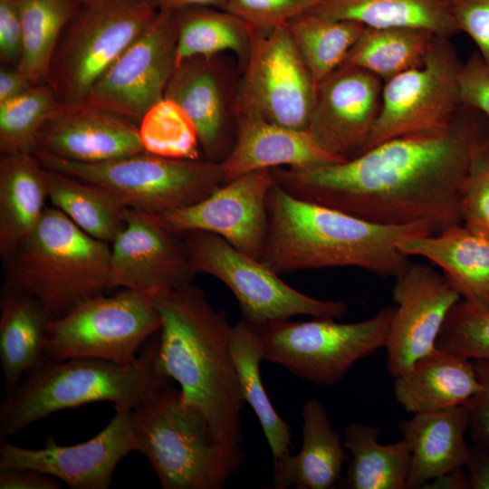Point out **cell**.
I'll return each instance as SVG.
<instances>
[{
  "instance_id": "cell-9",
  "label": "cell",
  "mask_w": 489,
  "mask_h": 489,
  "mask_svg": "<svg viewBox=\"0 0 489 489\" xmlns=\"http://www.w3.org/2000/svg\"><path fill=\"white\" fill-rule=\"evenodd\" d=\"M157 12L147 0L80 4L62 34L45 82L63 103L84 101Z\"/></svg>"
},
{
  "instance_id": "cell-27",
  "label": "cell",
  "mask_w": 489,
  "mask_h": 489,
  "mask_svg": "<svg viewBox=\"0 0 489 489\" xmlns=\"http://www.w3.org/2000/svg\"><path fill=\"white\" fill-rule=\"evenodd\" d=\"M0 359L5 393L45 356L53 320L35 297L5 282L0 296Z\"/></svg>"
},
{
  "instance_id": "cell-44",
  "label": "cell",
  "mask_w": 489,
  "mask_h": 489,
  "mask_svg": "<svg viewBox=\"0 0 489 489\" xmlns=\"http://www.w3.org/2000/svg\"><path fill=\"white\" fill-rule=\"evenodd\" d=\"M473 362L480 388L465 405L469 410V428L474 443L489 451V361Z\"/></svg>"
},
{
  "instance_id": "cell-22",
  "label": "cell",
  "mask_w": 489,
  "mask_h": 489,
  "mask_svg": "<svg viewBox=\"0 0 489 489\" xmlns=\"http://www.w3.org/2000/svg\"><path fill=\"white\" fill-rule=\"evenodd\" d=\"M323 149L307 129L287 128L259 116L236 117L234 144L221 161L225 181L274 168H306L345 161Z\"/></svg>"
},
{
  "instance_id": "cell-29",
  "label": "cell",
  "mask_w": 489,
  "mask_h": 489,
  "mask_svg": "<svg viewBox=\"0 0 489 489\" xmlns=\"http://www.w3.org/2000/svg\"><path fill=\"white\" fill-rule=\"evenodd\" d=\"M312 12L372 28H417L447 38L458 33L452 0H323Z\"/></svg>"
},
{
  "instance_id": "cell-41",
  "label": "cell",
  "mask_w": 489,
  "mask_h": 489,
  "mask_svg": "<svg viewBox=\"0 0 489 489\" xmlns=\"http://www.w3.org/2000/svg\"><path fill=\"white\" fill-rule=\"evenodd\" d=\"M323 0H226L224 10L251 29L270 33L292 19L312 11Z\"/></svg>"
},
{
  "instance_id": "cell-45",
  "label": "cell",
  "mask_w": 489,
  "mask_h": 489,
  "mask_svg": "<svg viewBox=\"0 0 489 489\" xmlns=\"http://www.w3.org/2000/svg\"><path fill=\"white\" fill-rule=\"evenodd\" d=\"M23 55L19 0H0V59L17 68Z\"/></svg>"
},
{
  "instance_id": "cell-11",
  "label": "cell",
  "mask_w": 489,
  "mask_h": 489,
  "mask_svg": "<svg viewBox=\"0 0 489 489\" xmlns=\"http://www.w3.org/2000/svg\"><path fill=\"white\" fill-rule=\"evenodd\" d=\"M160 328L155 301L123 289L111 296L87 299L52 320L44 351L57 360L96 358L128 364L138 358L142 343Z\"/></svg>"
},
{
  "instance_id": "cell-51",
  "label": "cell",
  "mask_w": 489,
  "mask_h": 489,
  "mask_svg": "<svg viewBox=\"0 0 489 489\" xmlns=\"http://www.w3.org/2000/svg\"><path fill=\"white\" fill-rule=\"evenodd\" d=\"M80 4L91 2V1H97V0H77Z\"/></svg>"
},
{
  "instance_id": "cell-46",
  "label": "cell",
  "mask_w": 489,
  "mask_h": 489,
  "mask_svg": "<svg viewBox=\"0 0 489 489\" xmlns=\"http://www.w3.org/2000/svg\"><path fill=\"white\" fill-rule=\"evenodd\" d=\"M61 487L57 478L35 469L0 468V489H59Z\"/></svg>"
},
{
  "instance_id": "cell-39",
  "label": "cell",
  "mask_w": 489,
  "mask_h": 489,
  "mask_svg": "<svg viewBox=\"0 0 489 489\" xmlns=\"http://www.w3.org/2000/svg\"><path fill=\"white\" fill-rule=\"evenodd\" d=\"M436 348L470 360L489 361V310L461 298L449 311Z\"/></svg>"
},
{
  "instance_id": "cell-47",
  "label": "cell",
  "mask_w": 489,
  "mask_h": 489,
  "mask_svg": "<svg viewBox=\"0 0 489 489\" xmlns=\"http://www.w3.org/2000/svg\"><path fill=\"white\" fill-rule=\"evenodd\" d=\"M464 466L471 489H489V451L473 443L468 446Z\"/></svg>"
},
{
  "instance_id": "cell-32",
  "label": "cell",
  "mask_w": 489,
  "mask_h": 489,
  "mask_svg": "<svg viewBox=\"0 0 489 489\" xmlns=\"http://www.w3.org/2000/svg\"><path fill=\"white\" fill-rule=\"evenodd\" d=\"M230 350L242 398L254 411L273 461L290 455V426L274 409L262 381L260 363L264 360V354L257 329L244 320L232 326Z\"/></svg>"
},
{
  "instance_id": "cell-2",
  "label": "cell",
  "mask_w": 489,
  "mask_h": 489,
  "mask_svg": "<svg viewBox=\"0 0 489 489\" xmlns=\"http://www.w3.org/2000/svg\"><path fill=\"white\" fill-rule=\"evenodd\" d=\"M161 317L157 362L182 399L206 417L214 438L243 450L242 398L230 350L232 326L192 283L154 300Z\"/></svg>"
},
{
  "instance_id": "cell-12",
  "label": "cell",
  "mask_w": 489,
  "mask_h": 489,
  "mask_svg": "<svg viewBox=\"0 0 489 489\" xmlns=\"http://www.w3.org/2000/svg\"><path fill=\"white\" fill-rule=\"evenodd\" d=\"M236 91L235 115L306 129L316 86L287 24L270 33L251 29L248 56Z\"/></svg>"
},
{
  "instance_id": "cell-30",
  "label": "cell",
  "mask_w": 489,
  "mask_h": 489,
  "mask_svg": "<svg viewBox=\"0 0 489 489\" xmlns=\"http://www.w3.org/2000/svg\"><path fill=\"white\" fill-rule=\"evenodd\" d=\"M45 180L53 206L89 235L111 244L125 226L129 208L110 190L48 168Z\"/></svg>"
},
{
  "instance_id": "cell-1",
  "label": "cell",
  "mask_w": 489,
  "mask_h": 489,
  "mask_svg": "<svg viewBox=\"0 0 489 489\" xmlns=\"http://www.w3.org/2000/svg\"><path fill=\"white\" fill-rule=\"evenodd\" d=\"M489 120L462 105L440 129L383 141L341 162L271 169L290 195L380 225H427L437 234L461 223L463 186Z\"/></svg>"
},
{
  "instance_id": "cell-15",
  "label": "cell",
  "mask_w": 489,
  "mask_h": 489,
  "mask_svg": "<svg viewBox=\"0 0 489 489\" xmlns=\"http://www.w3.org/2000/svg\"><path fill=\"white\" fill-rule=\"evenodd\" d=\"M110 250L112 288L137 291L153 300L192 283L196 274L183 235L158 215L129 208Z\"/></svg>"
},
{
  "instance_id": "cell-6",
  "label": "cell",
  "mask_w": 489,
  "mask_h": 489,
  "mask_svg": "<svg viewBox=\"0 0 489 489\" xmlns=\"http://www.w3.org/2000/svg\"><path fill=\"white\" fill-rule=\"evenodd\" d=\"M137 452L163 489H222L244 450L216 441L204 414L170 386L132 409Z\"/></svg>"
},
{
  "instance_id": "cell-26",
  "label": "cell",
  "mask_w": 489,
  "mask_h": 489,
  "mask_svg": "<svg viewBox=\"0 0 489 489\" xmlns=\"http://www.w3.org/2000/svg\"><path fill=\"white\" fill-rule=\"evenodd\" d=\"M480 388L473 360L436 348L394 378L396 400L412 414L465 405Z\"/></svg>"
},
{
  "instance_id": "cell-50",
  "label": "cell",
  "mask_w": 489,
  "mask_h": 489,
  "mask_svg": "<svg viewBox=\"0 0 489 489\" xmlns=\"http://www.w3.org/2000/svg\"><path fill=\"white\" fill-rule=\"evenodd\" d=\"M424 488L467 489L470 488V485L467 475L463 473L462 467H460L430 481Z\"/></svg>"
},
{
  "instance_id": "cell-24",
  "label": "cell",
  "mask_w": 489,
  "mask_h": 489,
  "mask_svg": "<svg viewBox=\"0 0 489 489\" xmlns=\"http://www.w3.org/2000/svg\"><path fill=\"white\" fill-rule=\"evenodd\" d=\"M402 254L437 265L462 299L489 310V238L462 224L398 243Z\"/></svg>"
},
{
  "instance_id": "cell-18",
  "label": "cell",
  "mask_w": 489,
  "mask_h": 489,
  "mask_svg": "<svg viewBox=\"0 0 489 489\" xmlns=\"http://www.w3.org/2000/svg\"><path fill=\"white\" fill-rule=\"evenodd\" d=\"M395 279L396 305L386 345L393 379L436 349L449 311L461 299L444 274L426 264L409 263Z\"/></svg>"
},
{
  "instance_id": "cell-49",
  "label": "cell",
  "mask_w": 489,
  "mask_h": 489,
  "mask_svg": "<svg viewBox=\"0 0 489 489\" xmlns=\"http://www.w3.org/2000/svg\"><path fill=\"white\" fill-rule=\"evenodd\" d=\"M226 0H147L156 11L176 12L191 7L224 9Z\"/></svg>"
},
{
  "instance_id": "cell-48",
  "label": "cell",
  "mask_w": 489,
  "mask_h": 489,
  "mask_svg": "<svg viewBox=\"0 0 489 489\" xmlns=\"http://www.w3.org/2000/svg\"><path fill=\"white\" fill-rule=\"evenodd\" d=\"M34 85L36 84L18 69L10 70L2 67L0 71V103L23 95Z\"/></svg>"
},
{
  "instance_id": "cell-21",
  "label": "cell",
  "mask_w": 489,
  "mask_h": 489,
  "mask_svg": "<svg viewBox=\"0 0 489 489\" xmlns=\"http://www.w3.org/2000/svg\"><path fill=\"white\" fill-rule=\"evenodd\" d=\"M37 150L82 163L105 162L145 151L133 120L86 101L62 102L42 128Z\"/></svg>"
},
{
  "instance_id": "cell-25",
  "label": "cell",
  "mask_w": 489,
  "mask_h": 489,
  "mask_svg": "<svg viewBox=\"0 0 489 489\" xmlns=\"http://www.w3.org/2000/svg\"><path fill=\"white\" fill-rule=\"evenodd\" d=\"M302 418V448L294 455L273 461V487L333 488L350 458L343 438L333 428L325 406L317 399L304 402Z\"/></svg>"
},
{
  "instance_id": "cell-38",
  "label": "cell",
  "mask_w": 489,
  "mask_h": 489,
  "mask_svg": "<svg viewBox=\"0 0 489 489\" xmlns=\"http://www.w3.org/2000/svg\"><path fill=\"white\" fill-rule=\"evenodd\" d=\"M146 152L169 158H202L196 128L174 101L162 98L143 115L138 125Z\"/></svg>"
},
{
  "instance_id": "cell-20",
  "label": "cell",
  "mask_w": 489,
  "mask_h": 489,
  "mask_svg": "<svg viewBox=\"0 0 489 489\" xmlns=\"http://www.w3.org/2000/svg\"><path fill=\"white\" fill-rule=\"evenodd\" d=\"M222 53L194 56L178 63L164 97L178 104L192 120L204 158L221 162L235 138V102L238 82Z\"/></svg>"
},
{
  "instance_id": "cell-42",
  "label": "cell",
  "mask_w": 489,
  "mask_h": 489,
  "mask_svg": "<svg viewBox=\"0 0 489 489\" xmlns=\"http://www.w3.org/2000/svg\"><path fill=\"white\" fill-rule=\"evenodd\" d=\"M452 11L458 32L474 41L489 66V0H452Z\"/></svg>"
},
{
  "instance_id": "cell-7",
  "label": "cell",
  "mask_w": 489,
  "mask_h": 489,
  "mask_svg": "<svg viewBox=\"0 0 489 489\" xmlns=\"http://www.w3.org/2000/svg\"><path fill=\"white\" fill-rule=\"evenodd\" d=\"M34 155L45 168L99 185L126 207L155 215L197 203L226 183L221 162L204 158L177 159L144 151L82 163L41 150Z\"/></svg>"
},
{
  "instance_id": "cell-36",
  "label": "cell",
  "mask_w": 489,
  "mask_h": 489,
  "mask_svg": "<svg viewBox=\"0 0 489 489\" xmlns=\"http://www.w3.org/2000/svg\"><path fill=\"white\" fill-rule=\"evenodd\" d=\"M287 27L316 84L343 64L366 26L335 20L312 11L292 19Z\"/></svg>"
},
{
  "instance_id": "cell-37",
  "label": "cell",
  "mask_w": 489,
  "mask_h": 489,
  "mask_svg": "<svg viewBox=\"0 0 489 489\" xmlns=\"http://www.w3.org/2000/svg\"><path fill=\"white\" fill-rule=\"evenodd\" d=\"M62 103L47 83L0 103L1 154L34 155L42 128Z\"/></svg>"
},
{
  "instance_id": "cell-17",
  "label": "cell",
  "mask_w": 489,
  "mask_h": 489,
  "mask_svg": "<svg viewBox=\"0 0 489 489\" xmlns=\"http://www.w3.org/2000/svg\"><path fill=\"white\" fill-rule=\"evenodd\" d=\"M132 409H116L110 423L92 438L60 446L48 437L43 448L32 449L1 441L0 468L35 469L64 482L72 489H107L115 468L138 446Z\"/></svg>"
},
{
  "instance_id": "cell-16",
  "label": "cell",
  "mask_w": 489,
  "mask_h": 489,
  "mask_svg": "<svg viewBox=\"0 0 489 489\" xmlns=\"http://www.w3.org/2000/svg\"><path fill=\"white\" fill-rule=\"evenodd\" d=\"M271 169L254 170L223 184L202 200L158 215L173 231L215 234L235 249L261 259L267 232Z\"/></svg>"
},
{
  "instance_id": "cell-33",
  "label": "cell",
  "mask_w": 489,
  "mask_h": 489,
  "mask_svg": "<svg viewBox=\"0 0 489 489\" xmlns=\"http://www.w3.org/2000/svg\"><path fill=\"white\" fill-rule=\"evenodd\" d=\"M173 13L176 66L194 56H213L229 51L236 55L242 71L251 42V28L244 22L214 7H191Z\"/></svg>"
},
{
  "instance_id": "cell-31",
  "label": "cell",
  "mask_w": 489,
  "mask_h": 489,
  "mask_svg": "<svg viewBox=\"0 0 489 489\" xmlns=\"http://www.w3.org/2000/svg\"><path fill=\"white\" fill-rule=\"evenodd\" d=\"M379 429L354 422L344 429L343 445L350 455L345 484L350 489H407L410 450L401 439L379 443Z\"/></svg>"
},
{
  "instance_id": "cell-4",
  "label": "cell",
  "mask_w": 489,
  "mask_h": 489,
  "mask_svg": "<svg viewBox=\"0 0 489 489\" xmlns=\"http://www.w3.org/2000/svg\"><path fill=\"white\" fill-rule=\"evenodd\" d=\"M158 339L130 363L44 356L1 400L0 440L60 410L106 401L134 409L169 387L157 362Z\"/></svg>"
},
{
  "instance_id": "cell-5",
  "label": "cell",
  "mask_w": 489,
  "mask_h": 489,
  "mask_svg": "<svg viewBox=\"0 0 489 489\" xmlns=\"http://www.w3.org/2000/svg\"><path fill=\"white\" fill-rule=\"evenodd\" d=\"M109 244L98 240L55 207L4 257L5 281L35 297L57 319L112 288Z\"/></svg>"
},
{
  "instance_id": "cell-35",
  "label": "cell",
  "mask_w": 489,
  "mask_h": 489,
  "mask_svg": "<svg viewBox=\"0 0 489 489\" xmlns=\"http://www.w3.org/2000/svg\"><path fill=\"white\" fill-rule=\"evenodd\" d=\"M77 0H19L23 55L16 69L34 84L46 82L51 64Z\"/></svg>"
},
{
  "instance_id": "cell-10",
  "label": "cell",
  "mask_w": 489,
  "mask_h": 489,
  "mask_svg": "<svg viewBox=\"0 0 489 489\" xmlns=\"http://www.w3.org/2000/svg\"><path fill=\"white\" fill-rule=\"evenodd\" d=\"M183 237L196 273L224 283L237 300L243 320L256 328L295 315L338 319L348 311L342 301L320 300L297 291L261 259L242 253L215 234L190 231Z\"/></svg>"
},
{
  "instance_id": "cell-14",
  "label": "cell",
  "mask_w": 489,
  "mask_h": 489,
  "mask_svg": "<svg viewBox=\"0 0 489 489\" xmlns=\"http://www.w3.org/2000/svg\"><path fill=\"white\" fill-rule=\"evenodd\" d=\"M176 45L174 13L158 11L84 101L139 123L164 98L177 64Z\"/></svg>"
},
{
  "instance_id": "cell-19",
  "label": "cell",
  "mask_w": 489,
  "mask_h": 489,
  "mask_svg": "<svg viewBox=\"0 0 489 489\" xmlns=\"http://www.w3.org/2000/svg\"><path fill=\"white\" fill-rule=\"evenodd\" d=\"M383 81L342 64L316 86L307 130L327 151L350 159L360 154L379 116Z\"/></svg>"
},
{
  "instance_id": "cell-23",
  "label": "cell",
  "mask_w": 489,
  "mask_h": 489,
  "mask_svg": "<svg viewBox=\"0 0 489 489\" xmlns=\"http://www.w3.org/2000/svg\"><path fill=\"white\" fill-rule=\"evenodd\" d=\"M469 423L465 405L416 413L399 423L402 439L410 450L407 489L424 488L436 477L464 466Z\"/></svg>"
},
{
  "instance_id": "cell-43",
  "label": "cell",
  "mask_w": 489,
  "mask_h": 489,
  "mask_svg": "<svg viewBox=\"0 0 489 489\" xmlns=\"http://www.w3.org/2000/svg\"><path fill=\"white\" fill-rule=\"evenodd\" d=\"M459 99L461 105L477 110L489 120V66L478 53L462 64Z\"/></svg>"
},
{
  "instance_id": "cell-34",
  "label": "cell",
  "mask_w": 489,
  "mask_h": 489,
  "mask_svg": "<svg viewBox=\"0 0 489 489\" xmlns=\"http://www.w3.org/2000/svg\"><path fill=\"white\" fill-rule=\"evenodd\" d=\"M436 35L406 27H366L343 64L355 66L386 82L422 63Z\"/></svg>"
},
{
  "instance_id": "cell-3",
  "label": "cell",
  "mask_w": 489,
  "mask_h": 489,
  "mask_svg": "<svg viewBox=\"0 0 489 489\" xmlns=\"http://www.w3.org/2000/svg\"><path fill=\"white\" fill-rule=\"evenodd\" d=\"M268 225L261 260L276 273L358 267L398 277L409 264L398 249L405 238L432 234L422 223L380 225L297 198L277 183L266 201Z\"/></svg>"
},
{
  "instance_id": "cell-40",
  "label": "cell",
  "mask_w": 489,
  "mask_h": 489,
  "mask_svg": "<svg viewBox=\"0 0 489 489\" xmlns=\"http://www.w3.org/2000/svg\"><path fill=\"white\" fill-rule=\"evenodd\" d=\"M461 223L489 238V140L475 152L461 198Z\"/></svg>"
},
{
  "instance_id": "cell-13",
  "label": "cell",
  "mask_w": 489,
  "mask_h": 489,
  "mask_svg": "<svg viewBox=\"0 0 489 489\" xmlns=\"http://www.w3.org/2000/svg\"><path fill=\"white\" fill-rule=\"evenodd\" d=\"M462 64L450 38L435 36L421 64L384 82L379 116L363 151L448 125L462 106Z\"/></svg>"
},
{
  "instance_id": "cell-28",
  "label": "cell",
  "mask_w": 489,
  "mask_h": 489,
  "mask_svg": "<svg viewBox=\"0 0 489 489\" xmlns=\"http://www.w3.org/2000/svg\"><path fill=\"white\" fill-rule=\"evenodd\" d=\"M48 199L45 168L33 154L0 158V254H11L34 231Z\"/></svg>"
},
{
  "instance_id": "cell-8",
  "label": "cell",
  "mask_w": 489,
  "mask_h": 489,
  "mask_svg": "<svg viewBox=\"0 0 489 489\" xmlns=\"http://www.w3.org/2000/svg\"><path fill=\"white\" fill-rule=\"evenodd\" d=\"M395 305L369 319L341 323L333 318L273 322L256 328L264 360L281 365L293 375L322 386L340 382L360 360L386 347Z\"/></svg>"
}]
</instances>
